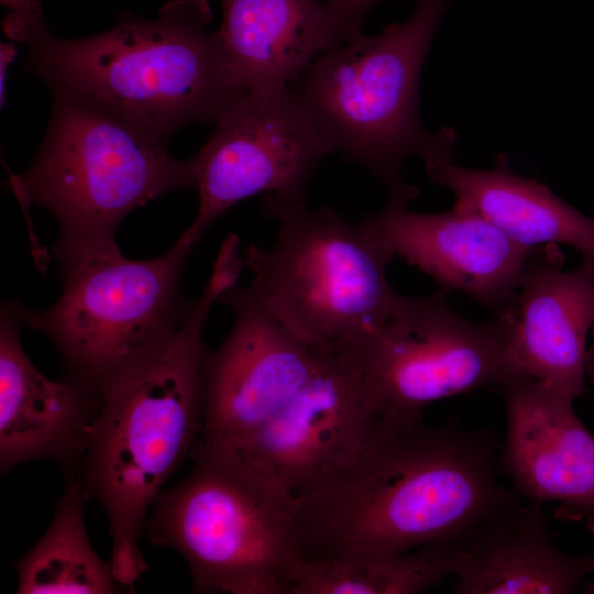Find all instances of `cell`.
Listing matches in <instances>:
<instances>
[{"instance_id":"9","label":"cell","mask_w":594,"mask_h":594,"mask_svg":"<svg viewBox=\"0 0 594 594\" xmlns=\"http://www.w3.org/2000/svg\"><path fill=\"white\" fill-rule=\"evenodd\" d=\"M446 292L397 294L377 324L331 346L356 362L387 419H422L438 400L527 378L510 349V308L474 322L449 306Z\"/></svg>"},{"instance_id":"22","label":"cell","mask_w":594,"mask_h":594,"mask_svg":"<svg viewBox=\"0 0 594 594\" xmlns=\"http://www.w3.org/2000/svg\"><path fill=\"white\" fill-rule=\"evenodd\" d=\"M383 0H324L345 42L361 34L366 14Z\"/></svg>"},{"instance_id":"18","label":"cell","mask_w":594,"mask_h":594,"mask_svg":"<svg viewBox=\"0 0 594 594\" xmlns=\"http://www.w3.org/2000/svg\"><path fill=\"white\" fill-rule=\"evenodd\" d=\"M594 574V554L571 556L552 542L542 505L520 501L459 543L454 592L566 594Z\"/></svg>"},{"instance_id":"8","label":"cell","mask_w":594,"mask_h":594,"mask_svg":"<svg viewBox=\"0 0 594 594\" xmlns=\"http://www.w3.org/2000/svg\"><path fill=\"white\" fill-rule=\"evenodd\" d=\"M194 248L178 238L152 258H128L116 246L61 262L59 298L40 310L14 301L19 321L48 338L66 377L99 393L182 321L190 300L180 283Z\"/></svg>"},{"instance_id":"4","label":"cell","mask_w":594,"mask_h":594,"mask_svg":"<svg viewBox=\"0 0 594 594\" xmlns=\"http://www.w3.org/2000/svg\"><path fill=\"white\" fill-rule=\"evenodd\" d=\"M450 0H416L410 16L314 59L289 86L332 153L370 172L389 197L419 190L403 169L411 156L454 162L455 131L430 132L419 113L425 61Z\"/></svg>"},{"instance_id":"16","label":"cell","mask_w":594,"mask_h":594,"mask_svg":"<svg viewBox=\"0 0 594 594\" xmlns=\"http://www.w3.org/2000/svg\"><path fill=\"white\" fill-rule=\"evenodd\" d=\"M510 309V349L522 374L579 398L594 329V271L527 264Z\"/></svg>"},{"instance_id":"24","label":"cell","mask_w":594,"mask_h":594,"mask_svg":"<svg viewBox=\"0 0 594 594\" xmlns=\"http://www.w3.org/2000/svg\"><path fill=\"white\" fill-rule=\"evenodd\" d=\"M586 376H588L591 381L594 382V334H593V343L587 349V353H586Z\"/></svg>"},{"instance_id":"23","label":"cell","mask_w":594,"mask_h":594,"mask_svg":"<svg viewBox=\"0 0 594 594\" xmlns=\"http://www.w3.org/2000/svg\"><path fill=\"white\" fill-rule=\"evenodd\" d=\"M1 3L11 9V12L25 16H42L43 9L40 0H0Z\"/></svg>"},{"instance_id":"12","label":"cell","mask_w":594,"mask_h":594,"mask_svg":"<svg viewBox=\"0 0 594 594\" xmlns=\"http://www.w3.org/2000/svg\"><path fill=\"white\" fill-rule=\"evenodd\" d=\"M233 315L226 339L204 361L202 426L196 446L237 452L315 372L319 353L295 336L251 285L219 299Z\"/></svg>"},{"instance_id":"10","label":"cell","mask_w":594,"mask_h":594,"mask_svg":"<svg viewBox=\"0 0 594 594\" xmlns=\"http://www.w3.org/2000/svg\"><path fill=\"white\" fill-rule=\"evenodd\" d=\"M193 156L199 207L179 239L196 246L230 208L264 194L306 199L331 150L290 87L239 91Z\"/></svg>"},{"instance_id":"17","label":"cell","mask_w":594,"mask_h":594,"mask_svg":"<svg viewBox=\"0 0 594 594\" xmlns=\"http://www.w3.org/2000/svg\"><path fill=\"white\" fill-rule=\"evenodd\" d=\"M217 30L235 90L289 87L320 54L344 38L319 0H220Z\"/></svg>"},{"instance_id":"3","label":"cell","mask_w":594,"mask_h":594,"mask_svg":"<svg viewBox=\"0 0 594 594\" xmlns=\"http://www.w3.org/2000/svg\"><path fill=\"white\" fill-rule=\"evenodd\" d=\"M211 20L208 0H173L154 19L125 15L85 38L55 36L44 15L11 12L3 29L28 46L25 68L48 88L84 96L168 142L187 124L215 123L239 92Z\"/></svg>"},{"instance_id":"2","label":"cell","mask_w":594,"mask_h":594,"mask_svg":"<svg viewBox=\"0 0 594 594\" xmlns=\"http://www.w3.org/2000/svg\"><path fill=\"white\" fill-rule=\"evenodd\" d=\"M243 268L239 250L222 245L179 324L99 389L90 440L73 475L87 499L103 508L114 575L133 591L147 571L140 539L148 512L201 433L204 337L210 312L238 284Z\"/></svg>"},{"instance_id":"13","label":"cell","mask_w":594,"mask_h":594,"mask_svg":"<svg viewBox=\"0 0 594 594\" xmlns=\"http://www.w3.org/2000/svg\"><path fill=\"white\" fill-rule=\"evenodd\" d=\"M409 199L389 197L358 224L392 257L416 266L446 290L469 295L495 310L508 309L521 283L530 250L481 216L410 211Z\"/></svg>"},{"instance_id":"15","label":"cell","mask_w":594,"mask_h":594,"mask_svg":"<svg viewBox=\"0 0 594 594\" xmlns=\"http://www.w3.org/2000/svg\"><path fill=\"white\" fill-rule=\"evenodd\" d=\"M14 301L0 316V470L53 460L74 474L87 450L99 393L64 376L51 380L28 356Z\"/></svg>"},{"instance_id":"7","label":"cell","mask_w":594,"mask_h":594,"mask_svg":"<svg viewBox=\"0 0 594 594\" xmlns=\"http://www.w3.org/2000/svg\"><path fill=\"white\" fill-rule=\"evenodd\" d=\"M276 220L275 242L249 245L244 267L266 307L316 352L377 324L397 294L386 270L393 260L359 224L306 199L264 195Z\"/></svg>"},{"instance_id":"1","label":"cell","mask_w":594,"mask_h":594,"mask_svg":"<svg viewBox=\"0 0 594 594\" xmlns=\"http://www.w3.org/2000/svg\"><path fill=\"white\" fill-rule=\"evenodd\" d=\"M498 466L490 432L392 420L354 462L295 498L298 553L359 559L460 543L520 501Z\"/></svg>"},{"instance_id":"14","label":"cell","mask_w":594,"mask_h":594,"mask_svg":"<svg viewBox=\"0 0 594 594\" xmlns=\"http://www.w3.org/2000/svg\"><path fill=\"white\" fill-rule=\"evenodd\" d=\"M501 388L507 417L501 466L515 491L531 503L558 504V517L594 534V435L574 400L531 378Z\"/></svg>"},{"instance_id":"20","label":"cell","mask_w":594,"mask_h":594,"mask_svg":"<svg viewBox=\"0 0 594 594\" xmlns=\"http://www.w3.org/2000/svg\"><path fill=\"white\" fill-rule=\"evenodd\" d=\"M53 520L34 547L15 562L19 594L134 593L121 584L110 560L94 550L85 525L89 502L76 475L65 476Z\"/></svg>"},{"instance_id":"21","label":"cell","mask_w":594,"mask_h":594,"mask_svg":"<svg viewBox=\"0 0 594 594\" xmlns=\"http://www.w3.org/2000/svg\"><path fill=\"white\" fill-rule=\"evenodd\" d=\"M459 543L359 559H300L292 594H416L453 575Z\"/></svg>"},{"instance_id":"6","label":"cell","mask_w":594,"mask_h":594,"mask_svg":"<svg viewBox=\"0 0 594 594\" xmlns=\"http://www.w3.org/2000/svg\"><path fill=\"white\" fill-rule=\"evenodd\" d=\"M190 459L155 498L143 537L185 559L195 593L292 594L295 499L238 453L196 446Z\"/></svg>"},{"instance_id":"19","label":"cell","mask_w":594,"mask_h":594,"mask_svg":"<svg viewBox=\"0 0 594 594\" xmlns=\"http://www.w3.org/2000/svg\"><path fill=\"white\" fill-rule=\"evenodd\" d=\"M425 166L431 182L454 195V208L481 216L527 250L539 244L570 245L594 271V219L546 185L513 173L507 156L499 155L487 169L452 161H428Z\"/></svg>"},{"instance_id":"11","label":"cell","mask_w":594,"mask_h":594,"mask_svg":"<svg viewBox=\"0 0 594 594\" xmlns=\"http://www.w3.org/2000/svg\"><path fill=\"white\" fill-rule=\"evenodd\" d=\"M318 353L302 388L234 452L294 499L354 462L391 421L346 352L330 348Z\"/></svg>"},{"instance_id":"5","label":"cell","mask_w":594,"mask_h":594,"mask_svg":"<svg viewBox=\"0 0 594 594\" xmlns=\"http://www.w3.org/2000/svg\"><path fill=\"white\" fill-rule=\"evenodd\" d=\"M50 90L40 150L9 184L23 204L57 220V263L119 246L117 231L133 210L167 193L196 190L193 157H173L167 142L84 96Z\"/></svg>"}]
</instances>
